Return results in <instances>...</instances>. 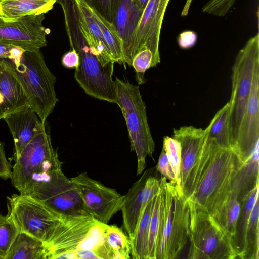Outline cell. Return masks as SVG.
<instances>
[{"label": "cell", "instance_id": "1", "mask_svg": "<svg viewBox=\"0 0 259 259\" xmlns=\"http://www.w3.org/2000/svg\"><path fill=\"white\" fill-rule=\"evenodd\" d=\"M242 163L232 149L220 147L206 135L200 157L182 193L197 209L214 218L229 198L233 179Z\"/></svg>", "mask_w": 259, "mask_h": 259}, {"label": "cell", "instance_id": "2", "mask_svg": "<svg viewBox=\"0 0 259 259\" xmlns=\"http://www.w3.org/2000/svg\"><path fill=\"white\" fill-rule=\"evenodd\" d=\"M64 17L66 33L71 48L79 57L74 78L88 95L110 103H116L115 87L112 79L114 63L103 66L91 51L81 28L79 11L75 0H59Z\"/></svg>", "mask_w": 259, "mask_h": 259}, {"label": "cell", "instance_id": "3", "mask_svg": "<svg viewBox=\"0 0 259 259\" xmlns=\"http://www.w3.org/2000/svg\"><path fill=\"white\" fill-rule=\"evenodd\" d=\"M159 228L156 259L178 258L189 241L188 200L176 182L161 183Z\"/></svg>", "mask_w": 259, "mask_h": 259}, {"label": "cell", "instance_id": "4", "mask_svg": "<svg viewBox=\"0 0 259 259\" xmlns=\"http://www.w3.org/2000/svg\"><path fill=\"white\" fill-rule=\"evenodd\" d=\"M8 59L29 97L30 107L46 122L58 99L56 77L48 67L40 49L24 51L18 62Z\"/></svg>", "mask_w": 259, "mask_h": 259}, {"label": "cell", "instance_id": "5", "mask_svg": "<svg viewBox=\"0 0 259 259\" xmlns=\"http://www.w3.org/2000/svg\"><path fill=\"white\" fill-rule=\"evenodd\" d=\"M116 103L120 108L126 121L131 149L137 158V175H141L146 167V158L152 157L155 143L148 125L146 105L139 87L116 78Z\"/></svg>", "mask_w": 259, "mask_h": 259}, {"label": "cell", "instance_id": "6", "mask_svg": "<svg viewBox=\"0 0 259 259\" xmlns=\"http://www.w3.org/2000/svg\"><path fill=\"white\" fill-rule=\"evenodd\" d=\"M25 194L63 215H90L76 185L65 176L62 168L34 174Z\"/></svg>", "mask_w": 259, "mask_h": 259}, {"label": "cell", "instance_id": "7", "mask_svg": "<svg viewBox=\"0 0 259 259\" xmlns=\"http://www.w3.org/2000/svg\"><path fill=\"white\" fill-rule=\"evenodd\" d=\"M190 210L187 258H238L232 240L208 213L198 210L188 201Z\"/></svg>", "mask_w": 259, "mask_h": 259}, {"label": "cell", "instance_id": "8", "mask_svg": "<svg viewBox=\"0 0 259 259\" xmlns=\"http://www.w3.org/2000/svg\"><path fill=\"white\" fill-rule=\"evenodd\" d=\"M259 60V35L251 37L237 54L232 67L230 125L232 149L236 143L251 88L254 64Z\"/></svg>", "mask_w": 259, "mask_h": 259}, {"label": "cell", "instance_id": "9", "mask_svg": "<svg viewBox=\"0 0 259 259\" xmlns=\"http://www.w3.org/2000/svg\"><path fill=\"white\" fill-rule=\"evenodd\" d=\"M8 217L18 232H24L45 242L63 215L29 195L14 194L7 197Z\"/></svg>", "mask_w": 259, "mask_h": 259}, {"label": "cell", "instance_id": "10", "mask_svg": "<svg viewBox=\"0 0 259 259\" xmlns=\"http://www.w3.org/2000/svg\"><path fill=\"white\" fill-rule=\"evenodd\" d=\"M98 221L91 215H64L44 242L45 259H75V253Z\"/></svg>", "mask_w": 259, "mask_h": 259}, {"label": "cell", "instance_id": "11", "mask_svg": "<svg viewBox=\"0 0 259 259\" xmlns=\"http://www.w3.org/2000/svg\"><path fill=\"white\" fill-rule=\"evenodd\" d=\"M76 185L90 215L107 224L122 208L124 195L82 172L70 178Z\"/></svg>", "mask_w": 259, "mask_h": 259}, {"label": "cell", "instance_id": "12", "mask_svg": "<svg viewBox=\"0 0 259 259\" xmlns=\"http://www.w3.org/2000/svg\"><path fill=\"white\" fill-rule=\"evenodd\" d=\"M57 155L45 123L19 156L14 159L10 178L13 186L20 193H24L32 175L46 161Z\"/></svg>", "mask_w": 259, "mask_h": 259}, {"label": "cell", "instance_id": "13", "mask_svg": "<svg viewBox=\"0 0 259 259\" xmlns=\"http://www.w3.org/2000/svg\"><path fill=\"white\" fill-rule=\"evenodd\" d=\"M45 14L5 21L0 18V44L36 51L47 46L48 32L43 25Z\"/></svg>", "mask_w": 259, "mask_h": 259}, {"label": "cell", "instance_id": "14", "mask_svg": "<svg viewBox=\"0 0 259 259\" xmlns=\"http://www.w3.org/2000/svg\"><path fill=\"white\" fill-rule=\"evenodd\" d=\"M170 0H149L135 32L127 64L132 66L134 57L140 50L149 49L160 59L159 44L165 10Z\"/></svg>", "mask_w": 259, "mask_h": 259}, {"label": "cell", "instance_id": "15", "mask_svg": "<svg viewBox=\"0 0 259 259\" xmlns=\"http://www.w3.org/2000/svg\"><path fill=\"white\" fill-rule=\"evenodd\" d=\"M157 171L155 167L145 171L124 195L120 211L123 226L129 238L134 234L143 209L159 190L160 178Z\"/></svg>", "mask_w": 259, "mask_h": 259}, {"label": "cell", "instance_id": "16", "mask_svg": "<svg viewBox=\"0 0 259 259\" xmlns=\"http://www.w3.org/2000/svg\"><path fill=\"white\" fill-rule=\"evenodd\" d=\"M259 142V60L254 66L251 88L233 150L242 163Z\"/></svg>", "mask_w": 259, "mask_h": 259}, {"label": "cell", "instance_id": "17", "mask_svg": "<svg viewBox=\"0 0 259 259\" xmlns=\"http://www.w3.org/2000/svg\"><path fill=\"white\" fill-rule=\"evenodd\" d=\"M28 106L29 97L8 59H0V119Z\"/></svg>", "mask_w": 259, "mask_h": 259}, {"label": "cell", "instance_id": "18", "mask_svg": "<svg viewBox=\"0 0 259 259\" xmlns=\"http://www.w3.org/2000/svg\"><path fill=\"white\" fill-rule=\"evenodd\" d=\"M206 135L205 129L193 126L173 130L172 137L180 143L181 146V191L190 171L200 157Z\"/></svg>", "mask_w": 259, "mask_h": 259}, {"label": "cell", "instance_id": "19", "mask_svg": "<svg viewBox=\"0 0 259 259\" xmlns=\"http://www.w3.org/2000/svg\"><path fill=\"white\" fill-rule=\"evenodd\" d=\"M3 119L6 121L14 142L13 159L21 154L35 136L42 122L36 113L29 106L12 112Z\"/></svg>", "mask_w": 259, "mask_h": 259}, {"label": "cell", "instance_id": "20", "mask_svg": "<svg viewBox=\"0 0 259 259\" xmlns=\"http://www.w3.org/2000/svg\"><path fill=\"white\" fill-rule=\"evenodd\" d=\"M143 12L134 0L118 1L112 23L122 41L123 63H128L132 41Z\"/></svg>", "mask_w": 259, "mask_h": 259}, {"label": "cell", "instance_id": "21", "mask_svg": "<svg viewBox=\"0 0 259 259\" xmlns=\"http://www.w3.org/2000/svg\"><path fill=\"white\" fill-rule=\"evenodd\" d=\"M79 11L81 28L89 45L91 53L105 66L114 63L101 29L95 21L89 6L83 0H75Z\"/></svg>", "mask_w": 259, "mask_h": 259}, {"label": "cell", "instance_id": "22", "mask_svg": "<svg viewBox=\"0 0 259 259\" xmlns=\"http://www.w3.org/2000/svg\"><path fill=\"white\" fill-rule=\"evenodd\" d=\"M258 143L238 169L232 180L231 193L237 197L242 204L253 189L259 185Z\"/></svg>", "mask_w": 259, "mask_h": 259}, {"label": "cell", "instance_id": "23", "mask_svg": "<svg viewBox=\"0 0 259 259\" xmlns=\"http://www.w3.org/2000/svg\"><path fill=\"white\" fill-rule=\"evenodd\" d=\"M58 0H0V18L5 21L23 17L45 14Z\"/></svg>", "mask_w": 259, "mask_h": 259}, {"label": "cell", "instance_id": "24", "mask_svg": "<svg viewBox=\"0 0 259 259\" xmlns=\"http://www.w3.org/2000/svg\"><path fill=\"white\" fill-rule=\"evenodd\" d=\"M156 194L143 209L134 234L130 238L131 257L133 259H147L150 224Z\"/></svg>", "mask_w": 259, "mask_h": 259}, {"label": "cell", "instance_id": "25", "mask_svg": "<svg viewBox=\"0 0 259 259\" xmlns=\"http://www.w3.org/2000/svg\"><path fill=\"white\" fill-rule=\"evenodd\" d=\"M6 259H45L43 242L24 232H18Z\"/></svg>", "mask_w": 259, "mask_h": 259}, {"label": "cell", "instance_id": "26", "mask_svg": "<svg viewBox=\"0 0 259 259\" xmlns=\"http://www.w3.org/2000/svg\"><path fill=\"white\" fill-rule=\"evenodd\" d=\"M205 129L207 137L214 140L220 147L232 149L229 102L216 113Z\"/></svg>", "mask_w": 259, "mask_h": 259}, {"label": "cell", "instance_id": "27", "mask_svg": "<svg viewBox=\"0 0 259 259\" xmlns=\"http://www.w3.org/2000/svg\"><path fill=\"white\" fill-rule=\"evenodd\" d=\"M91 14L99 26L114 62L123 63V52L121 39L113 24L89 7Z\"/></svg>", "mask_w": 259, "mask_h": 259}, {"label": "cell", "instance_id": "28", "mask_svg": "<svg viewBox=\"0 0 259 259\" xmlns=\"http://www.w3.org/2000/svg\"><path fill=\"white\" fill-rule=\"evenodd\" d=\"M242 205L237 197L231 193L226 202L213 218L230 237L233 245L237 223Z\"/></svg>", "mask_w": 259, "mask_h": 259}, {"label": "cell", "instance_id": "29", "mask_svg": "<svg viewBox=\"0 0 259 259\" xmlns=\"http://www.w3.org/2000/svg\"><path fill=\"white\" fill-rule=\"evenodd\" d=\"M258 198L252 209L246 229L241 259L259 258Z\"/></svg>", "mask_w": 259, "mask_h": 259}, {"label": "cell", "instance_id": "30", "mask_svg": "<svg viewBox=\"0 0 259 259\" xmlns=\"http://www.w3.org/2000/svg\"><path fill=\"white\" fill-rule=\"evenodd\" d=\"M258 186L259 185L256 186L253 189L242 204L237 223L234 245L238 258H240L243 249L250 213L256 200L258 198Z\"/></svg>", "mask_w": 259, "mask_h": 259}, {"label": "cell", "instance_id": "31", "mask_svg": "<svg viewBox=\"0 0 259 259\" xmlns=\"http://www.w3.org/2000/svg\"><path fill=\"white\" fill-rule=\"evenodd\" d=\"M106 240L114 253L115 259L131 258L130 238L121 228L115 225H108L106 232Z\"/></svg>", "mask_w": 259, "mask_h": 259}, {"label": "cell", "instance_id": "32", "mask_svg": "<svg viewBox=\"0 0 259 259\" xmlns=\"http://www.w3.org/2000/svg\"><path fill=\"white\" fill-rule=\"evenodd\" d=\"M18 231L8 215L0 214V257L6 259Z\"/></svg>", "mask_w": 259, "mask_h": 259}, {"label": "cell", "instance_id": "33", "mask_svg": "<svg viewBox=\"0 0 259 259\" xmlns=\"http://www.w3.org/2000/svg\"><path fill=\"white\" fill-rule=\"evenodd\" d=\"M162 149H164L167 155L175 175L176 183L181 192L180 187L181 146L180 143L172 137L164 136Z\"/></svg>", "mask_w": 259, "mask_h": 259}, {"label": "cell", "instance_id": "34", "mask_svg": "<svg viewBox=\"0 0 259 259\" xmlns=\"http://www.w3.org/2000/svg\"><path fill=\"white\" fill-rule=\"evenodd\" d=\"M160 211V190L156 194L154 206L151 219L148 243L147 259H156V247L159 228Z\"/></svg>", "mask_w": 259, "mask_h": 259}, {"label": "cell", "instance_id": "35", "mask_svg": "<svg viewBox=\"0 0 259 259\" xmlns=\"http://www.w3.org/2000/svg\"><path fill=\"white\" fill-rule=\"evenodd\" d=\"M106 20L112 23L119 0H83Z\"/></svg>", "mask_w": 259, "mask_h": 259}, {"label": "cell", "instance_id": "36", "mask_svg": "<svg viewBox=\"0 0 259 259\" xmlns=\"http://www.w3.org/2000/svg\"><path fill=\"white\" fill-rule=\"evenodd\" d=\"M236 0H209L202 8L203 13L217 16H224Z\"/></svg>", "mask_w": 259, "mask_h": 259}, {"label": "cell", "instance_id": "37", "mask_svg": "<svg viewBox=\"0 0 259 259\" xmlns=\"http://www.w3.org/2000/svg\"><path fill=\"white\" fill-rule=\"evenodd\" d=\"M155 168L167 180L176 183L171 166L168 159L167 155L163 149H162Z\"/></svg>", "mask_w": 259, "mask_h": 259}, {"label": "cell", "instance_id": "38", "mask_svg": "<svg viewBox=\"0 0 259 259\" xmlns=\"http://www.w3.org/2000/svg\"><path fill=\"white\" fill-rule=\"evenodd\" d=\"M24 51L25 50L18 47L0 44V59L7 58L18 62Z\"/></svg>", "mask_w": 259, "mask_h": 259}, {"label": "cell", "instance_id": "39", "mask_svg": "<svg viewBox=\"0 0 259 259\" xmlns=\"http://www.w3.org/2000/svg\"><path fill=\"white\" fill-rule=\"evenodd\" d=\"M11 174V164L6 157L4 144L0 141V178L5 180L10 179Z\"/></svg>", "mask_w": 259, "mask_h": 259}, {"label": "cell", "instance_id": "40", "mask_svg": "<svg viewBox=\"0 0 259 259\" xmlns=\"http://www.w3.org/2000/svg\"><path fill=\"white\" fill-rule=\"evenodd\" d=\"M197 35L195 32L186 31L181 33L178 37V42L182 49H188L193 47L197 40Z\"/></svg>", "mask_w": 259, "mask_h": 259}, {"label": "cell", "instance_id": "41", "mask_svg": "<svg viewBox=\"0 0 259 259\" xmlns=\"http://www.w3.org/2000/svg\"><path fill=\"white\" fill-rule=\"evenodd\" d=\"M62 64L66 68L76 69L79 64V57L76 51L72 48L65 53L62 58Z\"/></svg>", "mask_w": 259, "mask_h": 259}, {"label": "cell", "instance_id": "42", "mask_svg": "<svg viewBox=\"0 0 259 259\" xmlns=\"http://www.w3.org/2000/svg\"><path fill=\"white\" fill-rule=\"evenodd\" d=\"M137 6L142 11H144L149 0H134Z\"/></svg>", "mask_w": 259, "mask_h": 259}, {"label": "cell", "instance_id": "43", "mask_svg": "<svg viewBox=\"0 0 259 259\" xmlns=\"http://www.w3.org/2000/svg\"><path fill=\"white\" fill-rule=\"evenodd\" d=\"M0 259H1V258L0 257Z\"/></svg>", "mask_w": 259, "mask_h": 259}, {"label": "cell", "instance_id": "44", "mask_svg": "<svg viewBox=\"0 0 259 259\" xmlns=\"http://www.w3.org/2000/svg\"><path fill=\"white\" fill-rule=\"evenodd\" d=\"M58 1H59V0H58Z\"/></svg>", "mask_w": 259, "mask_h": 259}]
</instances>
